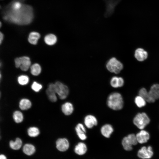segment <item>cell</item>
I'll use <instances>...</instances> for the list:
<instances>
[{
  "instance_id": "19",
  "label": "cell",
  "mask_w": 159,
  "mask_h": 159,
  "mask_svg": "<svg viewBox=\"0 0 159 159\" xmlns=\"http://www.w3.org/2000/svg\"><path fill=\"white\" fill-rule=\"evenodd\" d=\"M150 96L155 100L159 99V84H155L151 87L148 92Z\"/></svg>"
},
{
  "instance_id": "17",
  "label": "cell",
  "mask_w": 159,
  "mask_h": 159,
  "mask_svg": "<svg viewBox=\"0 0 159 159\" xmlns=\"http://www.w3.org/2000/svg\"><path fill=\"white\" fill-rule=\"evenodd\" d=\"M110 83L112 87L116 88L122 86L124 84V80L121 77L114 76L111 79Z\"/></svg>"
},
{
  "instance_id": "22",
  "label": "cell",
  "mask_w": 159,
  "mask_h": 159,
  "mask_svg": "<svg viewBox=\"0 0 159 159\" xmlns=\"http://www.w3.org/2000/svg\"><path fill=\"white\" fill-rule=\"evenodd\" d=\"M31 102L29 100L27 99H22L19 102V107L22 110H28L31 107Z\"/></svg>"
},
{
  "instance_id": "12",
  "label": "cell",
  "mask_w": 159,
  "mask_h": 159,
  "mask_svg": "<svg viewBox=\"0 0 159 159\" xmlns=\"http://www.w3.org/2000/svg\"><path fill=\"white\" fill-rule=\"evenodd\" d=\"M114 129L112 125L109 124L103 125L101 128L100 132L104 137L108 138L113 132Z\"/></svg>"
},
{
  "instance_id": "16",
  "label": "cell",
  "mask_w": 159,
  "mask_h": 159,
  "mask_svg": "<svg viewBox=\"0 0 159 159\" xmlns=\"http://www.w3.org/2000/svg\"><path fill=\"white\" fill-rule=\"evenodd\" d=\"M21 65L20 68L23 71H26L30 66L31 62L30 58L26 56L20 57Z\"/></svg>"
},
{
  "instance_id": "15",
  "label": "cell",
  "mask_w": 159,
  "mask_h": 159,
  "mask_svg": "<svg viewBox=\"0 0 159 159\" xmlns=\"http://www.w3.org/2000/svg\"><path fill=\"white\" fill-rule=\"evenodd\" d=\"M148 56V54L147 52L142 48H138L135 51V57L139 61H144L147 58Z\"/></svg>"
},
{
  "instance_id": "27",
  "label": "cell",
  "mask_w": 159,
  "mask_h": 159,
  "mask_svg": "<svg viewBox=\"0 0 159 159\" xmlns=\"http://www.w3.org/2000/svg\"><path fill=\"white\" fill-rule=\"evenodd\" d=\"M13 117L14 121L16 123L21 122L24 118L22 113L18 110L14 112L13 114Z\"/></svg>"
},
{
  "instance_id": "14",
  "label": "cell",
  "mask_w": 159,
  "mask_h": 159,
  "mask_svg": "<svg viewBox=\"0 0 159 159\" xmlns=\"http://www.w3.org/2000/svg\"><path fill=\"white\" fill-rule=\"evenodd\" d=\"M61 110L63 113L66 115H71L73 112L74 107L73 104L69 102H67L62 105Z\"/></svg>"
},
{
  "instance_id": "29",
  "label": "cell",
  "mask_w": 159,
  "mask_h": 159,
  "mask_svg": "<svg viewBox=\"0 0 159 159\" xmlns=\"http://www.w3.org/2000/svg\"><path fill=\"white\" fill-rule=\"evenodd\" d=\"M146 101L142 97L139 95L136 96L135 98V102L139 107L144 106L146 105Z\"/></svg>"
},
{
  "instance_id": "25",
  "label": "cell",
  "mask_w": 159,
  "mask_h": 159,
  "mask_svg": "<svg viewBox=\"0 0 159 159\" xmlns=\"http://www.w3.org/2000/svg\"><path fill=\"white\" fill-rule=\"evenodd\" d=\"M122 144L124 149L125 150L130 151L132 149L133 145L127 136L123 138Z\"/></svg>"
},
{
  "instance_id": "2",
  "label": "cell",
  "mask_w": 159,
  "mask_h": 159,
  "mask_svg": "<svg viewBox=\"0 0 159 159\" xmlns=\"http://www.w3.org/2000/svg\"><path fill=\"white\" fill-rule=\"evenodd\" d=\"M107 104L110 108L113 110H121L123 106V101L121 95L117 92L112 93L108 97Z\"/></svg>"
},
{
  "instance_id": "30",
  "label": "cell",
  "mask_w": 159,
  "mask_h": 159,
  "mask_svg": "<svg viewBox=\"0 0 159 159\" xmlns=\"http://www.w3.org/2000/svg\"><path fill=\"white\" fill-rule=\"evenodd\" d=\"M19 83L21 85H25L27 84L29 82V77L26 75H21L18 78Z\"/></svg>"
},
{
  "instance_id": "18",
  "label": "cell",
  "mask_w": 159,
  "mask_h": 159,
  "mask_svg": "<svg viewBox=\"0 0 159 159\" xmlns=\"http://www.w3.org/2000/svg\"><path fill=\"white\" fill-rule=\"evenodd\" d=\"M87 148L86 145L83 142H79L75 146L74 151L79 155L84 154L87 152Z\"/></svg>"
},
{
  "instance_id": "21",
  "label": "cell",
  "mask_w": 159,
  "mask_h": 159,
  "mask_svg": "<svg viewBox=\"0 0 159 159\" xmlns=\"http://www.w3.org/2000/svg\"><path fill=\"white\" fill-rule=\"evenodd\" d=\"M139 95L142 97L146 101L149 103L154 102V100L150 95L149 92L145 88H143L139 90Z\"/></svg>"
},
{
  "instance_id": "36",
  "label": "cell",
  "mask_w": 159,
  "mask_h": 159,
  "mask_svg": "<svg viewBox=\"0 0 159 159\" xmlns=\"http://www.w3.org/2000/svg\"><path fill=\"white\" fill-rule=\"evenodd\" d=\"M0 27H1V22H0Z\"/></svg>"
},
{
  "instance_id": "1",
  "label": "cell",
  "mask_w": 159,
  "mask_h": 159,
  "mask_svg": "<svg viewBox=\"0 0 159 159\" xmlns=\"http://www.w3.org/2000/svg\"><path fill=\"white\" fill-rule=\"evenodd\" d=\"M33 17L32 7L24 4L21 8L17 10L6 8L3 16L4 20L19 25L29 24L32 21Z\"/></svg>"
},
{
  "instance_id": "11",
  "label": "cell",
  "mask_w": 159,
  "mask_h": 159,
  "mask_svg": "<svg viewBox=\"0 0 159 159\" xmlns=\"http://www.w3.org/2000/svg\"><path fill=\"white\" fill-rule=\"evenodd\" d=\"M138 143L143 144L148 142L150 139V136L149 133L144 130H141L136 135Z\"/></svg>"
},
{
  "instance_id": "24",
  "label": "cell",
  "mask_w": 159,
  "mask_h": 159,
  "mask_svg": "<svg viewBox=\"0 0 159 159\" xmlns=\"http://www.w3.org/2000/svg\"><path fill=\"white\" fill-rule=\"evenodd\" d=\"M44 40L47 44L52 45L56 42L57 38L55 35L51 34L46 35L44 37Z\"/></svg>"
},
{
  "instance_id": "4",
  "label": "cell",
  "mask_w": 159,
  "mask_h": 159,
  "mask_svg": "<svg viewBox=\"0 0 159 159\" xmlns=\"http://www.w3.org/2000/svg\"><path fill=\"white\" fill-rule=\"evenodd\" d=\"M150 122V119L145 113L138 114L134 118L133 122L138 128L143 129Z\"/></svg>"
},
{
  "instance_id": "13",
  "label": "cell",
  "mask_w": 159,
  "mask_h": 159,
  "mask_svg": "<svg viewBox=\"0 0 159 159\" xmlns=\"http://www.w3.org/2000/svg\"><path fill=\"white\" fill-rule=\"evenodd\" d=\"M22 151L26 155L31 156L35 153L36 149L35 146L33 144L26 143L23 146Z\"/></svg>"
},
{
  "instance_id": "5",
  "label": "cell",
  "mask_w": 159,
  "mask_h": 159,
  "mask_svg": "<svg viewBox=\"0 0 159 159\" xmlns=\"http://www.w3.org/2000/svg\"><path fill=\"white\" fill-rule=\"evenodd\" d=\"M54 85L56 93L59 98L61 100L66 99L69 93V89L68 87L59 81L56 82Z\"/></svg>"
},
{
  "instance_id": "10",
  "label": "cell",
  "mask_w": 159,
  "mask_h": 159,
  "mask_svg": "<svg viewBox=\"0 0 159 159\" xmlns=\"http://www.w3.org/2000/svg\"><path fill=\"white\" fill-rule=\"evenodd\" d=\"M75 130L80 139L84 140L87 139L86 129L83 124L81 123H78L75 127Z\"/></svg>"
},
{
  "instance_id": "23",
  "label": "cell",
  "mask_w": 159,
  "mask_h": 159,
  "mask_svg": "<svg viewBox=\"0 0 159 159\" xmlns=\"http://www.w3.org/2000/svg\"><path fill=\"white\" fill-rule=\"evenodd\" d=\"M40 37V34L39 33L35 32H32L29 34L28 41L32 44H36Z\"/></svg>"
},
{
  "instance_id": "9",
  "label": "cell",
  "mask_w": 159,
  "mask_h": 159,
  "mask_svg": "<svg viewBox=\"0 0 159 159\" xmlns=\"http://www.w3.org/2000/svg\"><path fill=\"white\" fill-rule=\"evenodd\" d=\"M46 93L48 97L52 102H55L57 101V98L56 95L54 84L50 83L46 90Z\"/></svg>"
},
{
  "instance_id": "31",
  "label": "cell",
  "mask_w": 159,
  "mask_h": 159,
  "mask_svg": "<svg viewBox=\"0 0 159 159\" xmlns=\"http://www.w3.org/2000/svg\"><path fill=\"white\" fill-rule=\"evenodd\" d=\"M42 85L36 82H34L31 86V88L34 91L38 92L42 88Z\"/></svg>"
},
{
  "instance_id": "7",
  "label": "cell",
  "mask_w": 159,
  "mask_h": 159,
  "mask_svg": "<svg viewBox=\"0 0 159 159\" xmlns=\"http://www.w3.org/2000/svg\"><path fill=\"white\" fill-rule=\"evenodd\" d=\"M55 145L57 149L61 152L67 150L69 146L68 140L65 138H60L57 139Z\"/></svg>"
},
{
  "instance_id": "8",
  "label": "cell",
  "mask_w": 159,
  "mask_h": 159,
  "mask_svg": "<svg viewBox=\"0 0 159 159\" xmlns=\"http://www.w3.org/2000/svg\"><path fill=\"white\" fill-rule=\"evenodd\" d=\"M84 122L85 125L89 129L92 128L94 126H96L98 123L96 118L92 115H88L85 116Z\"/></svg>"
},
{
  "instance_id": "20",
  "label": "cell",
  "mask_w": 159,
  "mask_h": 159,
  "mask_svg": "<svg viewBox=\"0 0 159 159\" xmlns=\"http://www.w3.org/2000/svg\"><path fill=\"white\" fill-rule=\"evenodd\" d=\"M22 145L21 140L19 138H16L14 141L10 140L9 142V146L10 148L14 150H17L21 148Z\"/></svg>"
},
{
  "instance_id": "34",
  "label": "cell",
  "mask_w": 159,
  "mask_h": 159,
  "mask_svg": "<svg viewBox=\"0 0 159 159\" xmlns=\"http://www.w3.org/2000/svg\"><path fill=\"white\" fill-rule=\"evenodd\" d=\"M4 38V35L1 32H0V43L1 44L2 41L3 40Z\"/></svg>"
},
{
  "instance_id": "6",
  "label": "cell",
  "mask_w": 159,
  "mask_h": 159,
  "mask_svg": "<svg viewBox=\"0 0 159 159\" xmlns=\"http://www.w3.org/2000/svg\"><path fill=\"white\" fill-rule=\"evenodd\" d=\"M153 148L151 146H144L138 150L137 155L138 157L141 159H149L153 155Z\"/></svg>"
},
{
  "instance_id": "3",
  "label": "cell",
  "mask_w": 159,
  "mask_h": 159,
  "mask_svg": "<svg viewBox=\"0 0 159 159\" xmlns=\"http://www.w3.org/2000/svg\"><path fill=\"white\" fill-rule=\"evenodd\" d=\"M107 69L110 72L117 74L123 68L122 64L114 57L110 58L106 64Z\"/></svg>"
},
{
  "instance_id": "26",
  "label": "cell",
  "mask_w": 159,
  "mask_h": 159,
  "mask_svg": "<svg viewBox=\"0 0 159 159\" xmlns=\"http://www.w3.org/2000/svg\"><path fill=\"white\" fill-rule=\"evenodd\" d=\"M28 135L31 137H35L37 136L40 134L39 129L35 127H29L27 130Z\"/></svg>"
},
{
  "instance_id": "32",
  "label": "cell",
  "mask_w": 159,
  "mask_h": 159,
  "mask_svg": "<svg viewBox=\"0 0 159 159\" xmlns=\"http://www.w3.org/2000/svg\"><path fill=\"white\" fill-rule=\"evenodd\" d=\"M127 136L133 145H136L138 143L136 136L134 134H130Z\"/></svg>"
},
{
  "instance_id": "33",
  "label": "cell",
  "mask_w": 159,
  "mask_h": 159,
  "mask_svg": "<svg viewBox=\"0 0 159 159\" xmlns=\"http://www.w3.org/2000/svg\"><path fill=\"white\" fill-rule=\"evenodd\" d=\"M15 66L16 67H20L21 65V61L19 57L16 58L14 60Z\"/></svg>"
},
{
  "instance_id": "35",
  "label": "cell",
  "mask_w": 159,
  "mask_h": 159,
  "mask_svg": "<svg viewBox=\"0 0 159 159\" xmlns=\"http://www.w3.org/2000/svg\"><path fill=\"white\" fill-rule=\"evenodd\" d=\"M0 159H7V157L4 154H1L0 155Z\"/></svg>"
},
{
  "instance_id": "28",
  "label": "cell",
  "mask_w": 159,
  "mask_h": 159,
  "mask_svg": "<svg viewBox=\"0 0 159 159\" xmlns=\"http://www.w3.org/2000/svg\"><path fill=\"white\" fill-rule=\"evenodd\" d=\"M31 74L34 76H37L41 73V68L40 65L38 64L35 63L32 65L31 67Z\"/></svg>"
}]
</instances>
